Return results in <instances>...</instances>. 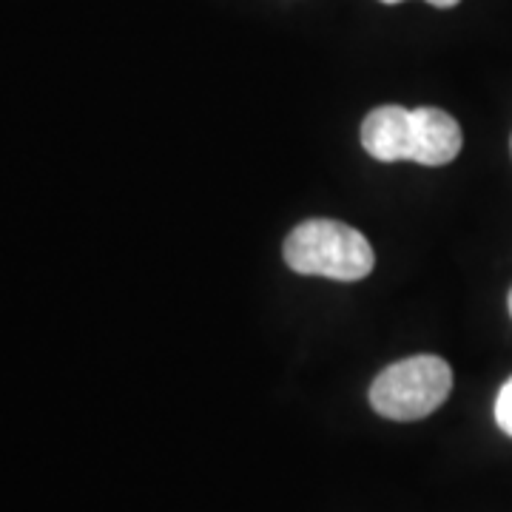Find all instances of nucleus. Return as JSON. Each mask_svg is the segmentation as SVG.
<instances>
[{"instance_id":"f257e3e1","label":"nucleus","mask_w":512,"mask_h":512,"mask_svg":"<svg viewBox=\"0 0 512 512\" xmlns=\"http://www.w3.org/2000/svg\"><path fill=\"white\" fill-rule=\"evenodd\" d=\"M461 128L456 117L441 109H402L382 106L362 123V146L382 163L413 160L419 165L453 163L461 151Z\"/></svg>"},{"instance_id":"f03ea898","label":"nucleus","mask_w":512,"mask_h":512,"mask_svg":"<svg viewBox=\"0 0 512 512\" xmlns=\"http://www.w3.org/2000/svg\"><path fill=\"white\" fill-rule=\"evenodd\" d=\"M282 254L296 274L325 276L333 282H359L376 265L365 234L336 220H308L296 225L285 239Z\"/></svg>"},{"instance_id":"7ed1b4c3","label":"nucleus","mask_w":512,"mask_h":512,"mask_svg":"<svg viewBox=\"0 0 512 512\" xmlns=\"http://www.w3.org/2000/svg\"><path fill=\"white\" fill-rule=\"evenodd\" d=\"M453 390V370L441 356H413L384 367L370 384L373 410L390 421H419L436 413Z\"/></svg>"},{"instance_id":"20e7f679","label":"nucleus","mask_w":512,"mask_h":512,"mask_svg":"<svg viewBox=\"0 0 512 512\" xmlns=\"http://www.w3.org/2000/svg\"><path fill=\"white\" fill-rule=\"evenodd\" d=\"M495 421L498 427L512 439V376L501 384L498 399H495Z\"/></svg>"},{"instance_id":"39448f33","label":"nucleus","mask_w":512,"mask_h":512,"mask_svg":"<svg viewBox=\"0 0 512 512\" xmlns=\"http://www.w3.org/2000/svg\"><path fill=\"white\" fill-rule=\"evenodd\" d=\"M382 3H402V0H382ZM427 3H433L436 9H453L461 0H427Z\"/></svg>"},{"instance_id":"423d86ee","label":"nucleus","mask_w":512,"mask_h":512,"mask_svg":"<svg viewBox=\"0 0 512 512\" xmlns=\"http://www.w3.org/2000/svg\"><path fill=\"white\" fill-rule=\"evenodd\" d=\"M507 302H510V316H512V291H510V299H507Z\"/></svg>"},{"instance_id":"0eeeda50","label":"nucleus","mask_w":512,"mask_h":512,"mask_svg":"<svg viewBox=\"0 0 512 512\" xmlns=\"http://www.w3.org/2000/svg\"><path fill=\"white\" fill-rule=\"evenodd\" d=\"M510 146H512V143H510Z\"/></svg>"}]
</instances>
